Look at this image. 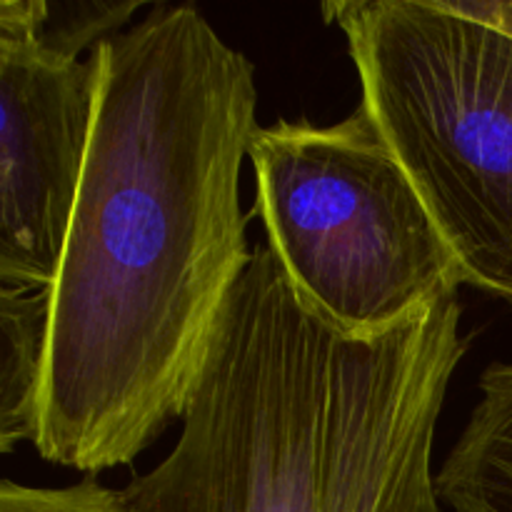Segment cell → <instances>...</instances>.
<instances>
[{
    "mask_svg": "<svg viewBox=\"0 0 512 512\" xmlns=\"http://www.w3.org/2000/svg\"><path fill=\"white\" fill-rule=\"evenodd\" d=\"M93 135L53 283L40 458L98 475L183 418L250 265L240 168L255 65L195 5L93 48Z\"/></svg>",
    "mask_w": 512,
    "mask_h": 512,
    "instance_id": "obj_1",
    "label": "cell"
},
{
    "mask_svg": "<svg viewBox=\"0 0 512 512\" xmlns=\"http://www.w3.org/2000/svg\"><path fill=\"white\" fill-rule=\"evenodd\" d=\"M470 350L458 295L350 335L270 245L225 303L168 458L128 512H443L433 445Z\"/></svg>",
    "mask_w": 512,
    "mask_h": 512,
    "instance_id": "obj_2",
    "label": "cell"
},
{
    "mask_svg": "<svg viewBox=\"0 0 512 512\" xmlns=\"http://www.w3.org/2000/svg\"><path fill=\"white\" fill-rule=\"evenodd\" d=\"M323 15L463 285L512 305V38L438 0H338Z\"/></svg>",
    "mask_w": 512,
    "mask_h": 512,
    "instance_id": "obj_3",
    "label": "cell"
},
{
    "mask_svg": "<svg viewBox=\"0 0 512 512\" xmlns=\"http://www.w3.org/2000/svg\"><path fill=\"white\" fill-rule=\"evenodd\" d=\"M248 160L268 245L340 330L385 333L458 295V260L363 103L333 125L258 128Z\"/></svg>",
    "mask_w": 512,
    "mask_h": 512,
    "instance_id": "obj_4",
    "label": "cell"
},
{
    "mask_svg": "<svg viewBox=\"0 0 512 512\" xmlns=\"http://www.w3.org/2000/svg\"><path fill=\"white\" fill-rule=\"evenodd\" d=\"M98 58L53 48L35 0H0V285L53 288L93 135Z\"/></svg>",
    "mask_w": 512,
    "mask_h": 512,
    "instance_id": "obj_5",
    "label": "cell"
},
{
    "mask_svg": "<svg viewBox=\"0 0 512 512\" xmlns=\"http://www.w3.org/2000/svg\"><path fill=\"white\" fill-rule=\"evenodd\" d=\"M438 493L455 512H512V360L478 380V403L438 473Z\"/></svg>",
    "mask_w": 512,
    "mask_h": 512,
    "instance_id": "obj_6",
    "label": "cell"
},
{
    "mask_svg": "<svg viewBox=\"0 0 512 512\" xmlns=\"http://www.w3.org/2000/svg\"><path fill=\"white\" fill-rule=\"evenodd\" d=\"M50 288L0 285V450L35 443L50 358Z\"/></svg>",
    "mask_w": 512,
    "mask_h": 512,
    "instance_id": "obj_7",
    "label": "cell"
},
{
    "mask_svg": "<svg viewBox=\"0 0 512 512\" xmlns=\"http://www.w3.org/2000/svg\"><path fill=\"white\" fill-rule=\"evenodd\" d=\"M0 512H128L120 490H110L88 475L68 488H30L3 480Z\"/></svg>",
    "mask_w": 512,
    "mask_h": 512,
    "instance_id": "obj_8",
    "label": "cell"
},
{
    "mask_svg": "<svg viewBox=\"0 0 512 512\" xmlns=\"http://www.w3.org/2000/svg\"><path fill=\"white\" fill-rule=\"evenodd\" d=\"M453 15L478 20L512 38V0H438Z\"/></svg>",
    "mask_w": 512,
    "mask_h": 512,
    "instance_id": "obj_9",
    "label": "cell"
}]
</instances>
